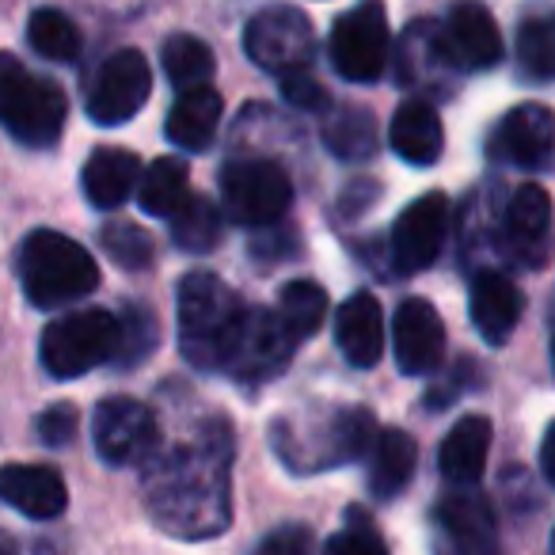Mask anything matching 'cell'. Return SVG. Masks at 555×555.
Listing matches in <instances>:
<instances>
[{
  "mask_svg": "<svg viewBox=\"0 0 555 555\" xmlns=\"http://www.w3.org/2000/svg\"><path fill=\"white\" fill-rule=\"evenodd\" d=\"M0 499L12 509L35 521H50V517L65 514V479L47 464H4L0 468Z\"/></svg>",
  "mask_w": 555,
  "mask_h": 555,
  "instance_id": "cell-19",
  "label": "cell"
},
{
  "mask_svg": "<svg viewBox=\"0 0 555 555\" xmlns=\"http://www.w3.org/2000/svg\"><path fill=\"white\" fill-rule=\"evenodd\" d=\"M221 95L209 85L191 88V92H179L176 107L168 111V141L183 153H202L209 149V141L217 138V126H221Z\"/></svg>",
  "mask_w": 555,
  "mask_h": 555,
  "instance_id": "cell-25",
  "label": "cell"
},
{
  "mask_svg": "<svg viewBox=\"0 0 555 555\" xmlns=\"http://www.w3.org/2000/svg\"><path fill=\"white\" fill-rule=\"evenodd\" d=\"M217 183H221L224 217L232 224H247V229L278 224L294 202V183H289L286 168L267 156H236L221 168Z\"/></svg>",
  "mask_w": 555,
  "mask_h": 555,
  "instance_id": "cell-7",
  "label": "cell"
},
{
  "mask_svg": "<svg viewBox=\"0 0 555 555\" xmlns=\"http://www.w3.org/2000/svg\"><path fill=\"white\" fill-rule=\"evenodd\" d=\"M373 438H377V418L365 408L305 411L297 418H278L270 430L274 453L301 476L358 461L370 453Z\"/></svg>",
  "mask_w": 555,
  "mask_h": 555,
  "instance_id": "cell-3",
  "label": "cell"
},
{
  "mask_svg": "<svg viewBox=\"0 0 555 555\" xmlns=\"http://www.w3.org/2000/svg\"><path fill=\"white\" fill-rule=\"evenodd\" d=\"M168 221H171V240H176L179 251L206 255V251H214L217 240H221V209L209 198H198V194L186 198Z\"/></svg>",
  "mask_w": 555,
  "mask_h": 555,
  "instance_id": "cell-30",
  "label": "cell"
},
{
  "mask_svg": "<svg viewBox=\"0 0 555 555\" xmlns=\"http://www.w3.org/2000/svg\"><path fill=\"white\" fill-rule=\"evenodd\" d=\"M232 430L206 423L183 446L156 449L145 461V502L164 532L179 540H209L229 529Z\"/></svg>",
  "mask_w": 555,
  "mask_h": 555,
  "instance_id": "cell-1",
  "label": "cell"
},
{
  "mask_svg": "<svg viewBox=\"0 0 555 555\" xmlns=\"http://www.w3.org/2000/svg\"><path fill=\"white\" fill-rule=\"evenodd\" d=\"M332 65L350 85H373L388 69L392 57V31H388L385 0H358L347 16L335 20L327 42Z\"/></svg>",
  "mask_w": 555,
  "mask_h": 555,
  "instance_id": "cell-8",
  "label": "cell"
},
{
  "mask_svg": "<svg viewBox=\"0 0 555 555\" xmlns=\"http://www.w3.org/2000/svg\"><path fill=\"white\" fill-rule=\"evenodd\" d=\"M335 343L354 370H373L385 354V317L373 294H354L335 317Z\"/></svg>",
  "mask_w": 555,
  "mask_h": 555,
  "instance_id": "cell-21",
  "label": "cell"
},
{
  "mask_svg": "<svg viewBox=\"0 0 555 555\" xmlns=\"http://www.w3.org/2000/svg\"><path fill=\"white\" fill-rule=\"evenodd\" d=\"M156 335H160V327H156L153 312H149L145 305H130L126 317L118 320V347L111 362H115L118 370L141 365L156 350Z\"/></svg>",
  "mask_w": 555,
  "mask_h": 555,
  "instance_id": "cell-34",
  "label": "cell"
},
{
  "mask_svg": "<svg viewBox=\"0 0 555 555\" xmlns=\"http://www.w3.org/2000/svg\"><path fill=\"white\" fill-rule=\"evenodd\" d=\"M297 343L286 335V327L278 324L274 309H262V312H247V324L244 335H240V347L232 354L229 370L236 373L240 385H262L270 380L274 373H282L294 358Z\"/></svg>",
  "mask_w": 555,
  "mask_h": 555,
  "instance_id": "cell-17",
  "label": "cell"
},
{
  "mask_svg": "<svg viewBox=\"0 0 555 555\" xmlns=\"http://www.w3.org/2000/svg\"><path fill=\"white\" fill-rule=\"evenodd\" d=\"M502 224H506V240L514 244V251L525 262L540 267L547 255V244H552V198H547L544 186L537 183L517 186L506 202Z\"/></svg>",
  "mask_w": 555,
  "mask_h": 555,
  "instance_id": "cell-20",
  "label": "cell"
},
{
  "mask_svg": "<svg viewBox=\"0 0 555 555\" xmlns=\"http://www.w3.org/2000/svg\"><path fill=\"white\" fill-rule=\"evenodd\" d=\"M274 317H278V324L286 327L289 339L301 347L309 335H317V327L324 324V317H327L324 286H317V282H305V278H297V282H286V286L278 289Z\"/></svg>",
  "mask_w": 555,
  "mask_h": 555,
  "instance_id": "cell-28",
  "label": "cell"
},
{
  "mask_svg": "<svg viewBox=\"0 0 555 555\" xmlns=\"http://www.w3.org/2000/svg\"><path fill=\"white\" fill-rule=\"evenodd\" d=\"M373 198H377V183H354V198H343V209L347 214H362V206H370Z\"/></svg>",
  "mask_w": 555,
  "mask_h": 555,
  "instance_id": "cell-41",
  "label": "cell"
},
{
  "mask_svg": "<svg viewBox=\"0 0 555 555\" xmlns=\"http://www.w3.org/2000/svg\"><path fill=\"white\" fill-rule=\"evenodd\" d=\"M153 69L138 50H118L95 69L85 95V111L95 126H122L149 103Z\"/></svg>",
  "mask_w": 555,
  "mask_h": 555,
  "instance_id": "cell-11",
  "label": "cell"
},
{
  "mask_svg": "<svg viewBox=\"0 0 555 555\" xmlns=\"http://www.w3.org/2000/svg\"><path fill=\"white\" fill-rule=\"evenodd\" d=\"M118 347V317L107 309H77L57 317L42 332L39 358L50 377L73 380L92 373L95 365L111 362Z\"/></svg>",
  "mask_w": 555,
  "mask_h": 555,
  "instance_id": "cell-6",
  "label": "cell"
},
{
  "mask_svg": "<svg viewBox=\"0 0 555 555\" xmlns=\"http://www.w3.org/2000/svg\"><path fill=\"white\" fill-rule=\"evenodd\" d=\"M434 555H499V521L483 494L456 487L434 506Z\"/></svg>",
  "mask_w": 555,
  "mask_h": 555,
  "instance_id": "cell-12",
  "label": "cell"
},
{
  "mask_svg": "<svg viewBox=\"0 0 555 555\" xmlns=\"http://www.w3.org/2000/svg\"><path fill=\"white\" fill-rule=\"evenodd\" d=\"M388 145L403 164L430 168L441 156V149H446V130H441L438 111L426 100H418V95L403 100L392 115V126H388Z\"/></svg>",
  "mask_w": 555,
  "mask_h": 555,
  "instance_id": "cell-22",
  "label": "cell"
},
{
  "mask_svg": "<svg viewBox=\"0 0 555 555\" xmlns=\"http://www.w3.org/2000/svg\"><path fill=\"white\" fill-rule=\"evenodd\" d=\"M350 521L343 532H335L332 540L324 544V555H388L385 540L377 537V529L370 525V517H365V509H350Z\"/></svg>",
  "mask_w": 555,
  "mask_h": 555,
  "instance_id": "cell-36",
  "label": "cell"
},
{
  "mask_svg": "<svg viewBox=\"0 0 555 555\" xmlns=\"http://www.w3.org/2000/svg\"><path fill=\"white\" fill-rule=\"evenodd\" d=\"M179 354L202 373L229 370L247 324V309L217 274L194 270L179 282L176 294Z\"/></svg>",
  "mask_w": 555,
  "mask_h": 555,
  "instance_id": "cell-2",
  "label": "cell"
},
{
  "mask_svg": "<svg viewBox=\"0 0 555 555\" xmlns=\"http://www.w3.org/2000/svg\"><path fill=\"white\" fill-rule=\"evenodd\" d=\"M92 441L103 464L126 468V464L149 461L160 449V430H156V415L141 400L111 396L92 415Z\"/></svg>",
  "mask_w": 555,
  "mask_h": 555,
  "instance_id": "cell-10",
  "label": "cell"
},
{
  "mask_svg": "<svg viewBox=\"0 0 555 555\" xmlns=\"http://www.w3.org/2000/svg\"><path fill=\"white\" fill-rule=\"evenodd\" d=\"M472 324H476L479 339L487 347H502V343L514 335V327L521 324L525 297L514 286V278H506L502 270H479L472 278Z\"/></svg>",
  "mask_w": 555,
  "mask_h": 555,
  "instance_id": "cell-18",
  "label": "cell"
},
{
  "mask_svg": "<svg viewBox=\"0 0 555 555\" xmlns=\"http://www.w3.org/2000/svg\"><path fill=\"white\" fill-rule=\"evenodd\" d=\"M552 555H555V537H552Z\"/></svg>",
  "mask_w": 555,
  "mask_h": 555,
  "instance_id": "cell-43",
  "label": "cell"
},
{
  "mask_svg": "<svg viewBox=\"0 0 555 555\" xmlns=\"http://www.w3.org/2000/svg\"><path fill=\"white\" fill-rule=\"evenodd\" d=\"M552 365H555V339H552Z\"/></svg>",
  "mask_w": 555,
  "mask_h": 555,
  "instance_id": "cell-42",
  "label": "cell"
},
{
  "mask_svg": "<svg viewBox=\"0 0 555 555\" xmlns=\"http://www.w3.org/2000/svg\"><path fill=\"white\" fill-rule=\"evenodd\" d=\"M396 362L408 377H426L446 358V324L426 297H408L392 320Z\"/></svg>",
  "mask_w": 555,
  "mask_h": 555,
  "instance_id": "cell-16",
  "label": "cell"
},
{
  "mask_svg": "<svg viewBox=\"0 0 555 555\" xmlns=\"http://www.w3.org/2000/svg\"><path fill=\"white\" fill-rule=\"evenodd\" d=\"M20 282L35 309H69L100 286V267L77 240L39 229L20 247Z\"/></svg>",
  "mask_w": 555,
  "mask_h": 555,
  "instance_id": "cell-4",
  "label": "cell"
},
{
  "mask_svg": "<svg viewBox=\"0 0 555 555\" xmlns=\"http://www.w3.org/2000/svg\"><path fill=\"white\" fill-rule=\"evenodd\" d=\"M491 149L506 164L525 171H552L555 168V111L544 103H521L506 111L494 126Z\"/></svg>",
  "mask_w": 555,
  "mask_h": 555,
  "instance_id": "cell-14",
  "label": "cell"
},
{
  "mask_svg": "<svg viewBox=\"0 0 555 555\" xmlns=\"http://www.w3.org/2000/svg\"><path fill=\"white\" fill-rule=\"evenodd\" d=\"M27 42L47 62H77L80 57V31L65 12L35 9L27 20Z\"/></svg>",
  "mask_w": 555,
  "mask_h": 555,
  "instance_id": "cell-33",
  "label": "cell"
},
{
  "mask_svg": "<svg viewBox=\"0 0 555 555\" xmlns=\"http://www.w3.org/2000/svg\"><path fill=\"white\" fill-rule=\"evenodd\" d=\"M312 552V529L309 525H278L274 532L259 540L255 555H309Z\"/></svg>",
  "mask_w": 555,
  "mask_h": 555,
  "instance_id": "cell-39",
  "label": "cell"
},
{
  "mask_svg": "<svg viewBox=\"0 0 555 555\" xmlns=\"http://www.w3.org/2000/svg\"><path fill=\"white\" fill-rule=\"evenodd\" d=\"M517 65L532 85H555V12H537L517 27Z\"/></svg>",
  "mask_w": 555,
  "mask_h": 555,
  "instance_id": "cell-29",
  "label": "cell"
},
{
  "mask_svg": "<svg viewBox=\"0 0 555 555\" xmlns=\"http://www.w3.org/2000/svg\"><path fill=\"white\" fill-rule=\"evenodd\" d=\"M69 103L54 80L27 69L20 57L0 54V126L31 149H50L62 138Z\"/></svg>",
  "mask_w": 555,
  "mask_h": 555,
  "instance_id": "cell-5",
  "label": "cell"
},
{
  "mask_svg": "<svg viewBox=\"0 0 555 555\" xmlns=\"http://www.w3.org/2000/svg\"><path fill=\"white\" fill-rule=\"evenodd\" d=\"M278 88L286 95V103H294L297 111H324L327 107V92L309 69H297L286 73V77H278Z\"/></svg>",
  "mask_w": 555,
  "mask_h": 555,
  "instance_id": "cell-38",
  "label": "cell"
},
{
  "mask_svg": "<svg viewBox=\"0 0 555 555\" xmlns=\"http://www.w3.org/2000/svg\"><path fill=\"white\" fill-rule=\"evenodd\" d=\"M141 179V160L130 149H95L85 164V194L95 209H118L133 191H138Z\"/></svg>",
  "mask_w": 555,
  "mask_h": 555,
  "instance_id": "cell-24",
  "label": "cell"
},
{
  "mask_svg": "<svg viewBox=\"0 0 555 555\" xmlns=\"http://www.w3.org/2000/svg\"><path fill=\"white\" fill-rule=\"evenodd\" d=\"M77 430H80V415L73 403H54V408H47L39 415V438H42V446H50V449L69 446V441L77 438Z\"/></svg>",
  "mask_w": 555,
  "mask_h": 555,
  "instance_id": "cell-37",
  "label": "cell"
},
{
  "mask_svg": "<svg viewBox=\"0 0 555 555\" xmlns=\"http://www.w3.org/2000/svg\"><path fill=\"white\" fill-rule=\"evenodd\" d=\"M449 236V198L441 191H430L415 198L392 224V262L403 274L434 267Z\"/></svg>",
  "mask_w": 555,
  "mask_h": 555,
  "instance_id": "cell-13",
  "label": "cell"
},
{
  "mask_svg": "<svg viewBox=\"0 0 555 555\" xmlns=\"http://www.w3.org/2000/svg\"><path fill=\"white\" fill-rule=\"evenodd\" d=\"M324 145L332 149L339 160H365L377 149V118L362 107H343L327 118L324 126Z\"/></svg>",
  "mask_w": 555,
  "mask_h": 555,
  "instance_id": "cell-32",
  "label": "cell"
},
{
  "mask_svg": "<svg viewBox=\"0 0 555 555\" xmlns=\"http://www.w3.org/2000/svg\"><path fill=\"white\" fill-rule=\"evenodd\" d=\"M540 472H544V479L555 487V423L547 426L544 441H540Z\"/></svg>",
  "mask_w": 555,
  "mask_h": 555,
  "instance_id": "cell-40",
  "label": "cell"
},
{
  "mask_svg": "<svg viewBox=\"0 0 555 555\" xmlns=\"http://www.w3.org/2000/svg\"><path fill=\"white\" fill-rule=\"evenodd\" d=\"M191 198V171L179 156H160L138 179V206L149 217H171Z\"/></svg>",
  "mask_w": 555,
  "mask_h": 555,
  "instance_id": "cell-27",
  "label": "cell"
},
{
  "mask_svg": "<svg viewBox=\"0 0 555 555\" xmlns=\"http://www.w3.org/2000/svg\"><path fill=\"white\" fill-rule=\"evenodd\" d=\"M438 39L453 69L483 73L502 62V35L494 16L476 0H456L446 24L438 27Z\"/></svg>",
  "mask_w": 555,
  "mask_h": 555,
  "instance_id": "cell-15",
  "label": "cell"
},
{
  "mask_svg": "<svg viewBox=\"0 0 555 555\" xmlns=\"http://www.w3.org/2000/svg\"><path fill=\"white\" fill-rule=\"evenodd\" d=\"M160 57H164V73H168V80L179 92L209 85V77H214V69H217L214 50L202 39H194V35H171V39L164 42Z\"/></svg>",
  "mask_w": 555,
  "mask_h": 555,
  "instance_id": "cell-31",
  "label": "cell"
},
{
  "mask_svg": "<svg viewBox=\"0 0 555 555\" xmlns=\"http://www.w3.org/2000/svg\"><path fill=\"white\" fill-rule=\"evenodd\" d=\"M312 50H317V35L309 16L289 4H270L244 27V54L270 77L309 69Z\"/></svg>",
  "mask_w": 555,
  "mask_h": 555,
  "instance_id": "cell-9",
  "label": "cell"
},
{
  "mask_svg": "<svg viewBox=\"0 0 555 555\" xmlns=\"http://www.w3.org/2000/svg\"><path fill=\"white\" fill-rule=\"evenodd\" d=\"M491 456V418L487 415H464L441 441V476L453 487H476Z\"/></svg>",
  "mask_w": 555,
  "mask_h": 555,
  "instance_id": "cell-23",
  "label": "cell"
},
{
  "mask_svg": "<svg viewBox=\"0 0 555 555\" xmlns=\"http://www.w3.org/2000/svg\"><path fill=\"white\" fill-rule=\"evenodd\" d=\"M100 244L122 270H145L156 259L153 236L133 221H107L100 229Z\"/></svg>",
  "mask_w": 555,
  "mask_h": 555,
  "instance_id": "cell-35",
  "label": "cell"
},
{
  "mask_svg": "<svg viewBox=\"0 0 555 555\" xmlns=\"http://www.w3.org/2000/svg\"><path fill=\"white\" fill-rule=\"evenodd\" d=\"M418 446L408 430H380L370 446V491L388 502L415 479Z\"/></svg>",
  "mask_w": 555,
  "mask_h": 555,
  "instance_id": "cell-26",
  "label": "cell"
}]
</instances>
